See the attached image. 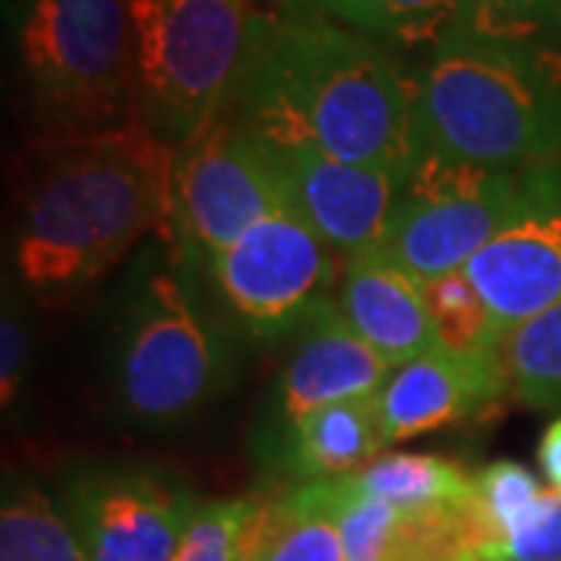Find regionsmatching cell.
I'll use <instances>...</instances> for the list:
<instances>
[{
	"label": "cell",
	"instance_id": "f1b7e54d",
	"mask_svg": "<svg viewBox=\"0 0 561 561\" xmlns=\"http://www.w3.org/2000/svg\"><path fill=\"white\" fill-rule=\"evenodd\" d=\"M319 3L324 7L328 16H334L337 22L365 35L368 16H371V0H319Z\"/></svg>",
	"mask_w": 561,
	"mask_h": 561
},
{
	"label": "cell",
	"instance_id": "3957f363",
	"mask_svg": "<svg viewBox=\"0 0 561 561\" xmlns=\"http://www.w3.org/2000/svg\"><path fill=\"white\" fill-rule=\"evenodd\" d=\"M412 94L415 157L490 172L561 160V69L549 50L459 28L427 50Z\"/></svg>",
	"mask_w": 561,
	"mask_h": 561
},
{
	"label": "cell",
	"instance_id": "484cf974",
	"mask_svg": "<svg viewBox=\"0 0 561 561\" xmlns=\"http://www.w3.org/2000/svg\"><path fill=\"white\" fill-rule=\"evenodd\" d=\"M483 561H561V493L546 490L527 522Z\"/></svg>",
	"mask_w": 561,
	"mask_h": 561
},
{
	"label": "cell",
	"instance_id": "4316f807",
	"mask_svg": "<svg viewBox=\"0 0 561 561\" xmlns=\"http://www.w3.org/2000/svg\"><path fill=\"white\" fill-rule=\"evenodd\" d=\"M32 365V334L28 319L22 312L20 300L10 294L3 297V319H0V405L3 415H16L22 402V390L28 381Z\"/></svg>",
	"mask_w": 561,
	"mask_h": 561
},
{
	"label": "cell",
	"instance_id": "e0dca14e",
	"mask_svg": "<svg viewBox=\"0 0 561 561\" xmlns=\"http://www.w3.org/2000/svg\"><path fill=\"white\" fill-rule=\"evenodd\" d=\"M350 483L365 496L409 512L478 505V478L437 453H387L359 474H350Z\"/></svg>",
	"mask_w": 561,
	"mask_h": 561
},
{
	"label": "cell",
	"instance_id": "5b68a950",
	"mask_svg": "<svg viewBox=\"0 0 561 561\" xmlns=\"http://www.w3.org/2000/svg\"><path fill=\"white\" fill-rule=\"evenodd\" d=\"M16 41L41 138L91 135L138 119L125 0H22Z\"/></svg>",
	"mask_w": 561,
	"mask_h": 561
},
{
	"label": "cell",
	"instance_id": "7a4b0ae2",
	"mask_svg": "<svg viewBox=\"0 0 561 561\" xmlns=\"http://www.w3.org/2000/svg\"><path fill=\"white\" fill-rule=\"evenodd\" d=\"M179 147L140 119L41 138L22 187L16 275L62 297L103 278L144 238L172 228Z\"/></svg>",
	"mask_w": 561,
	"mask_h": 561
},
{
	"label": "cell",
	"instance_id": "83f0119b",
	"mask_svg": "<svg viewBox=\"0 0 561 561\" xmlns=\"http://www.w3.org/2000/svg\"><path fill=\"white\" fill-rule=\"evenodd\" d=\"M537 465L552 493H561V415L552 419L542 431L540 446H537Z\"/></svg>",
	"mask_w": 561,
	"mask_h": 561
},
{
	"label": "cell",
	"instance_id": "7402d4cb",
	"mask_svg": "<svg viewBox=\"0 0 561 561\" xmlns=\"http://www.w3.org/2000/svg\"><path fill=\"white\" fill-rule=\"evenodd\" d=\"M421 290L443 350L453 353L500 350L502 331L496 328L478 287L468 278V272H449L440 278L421 280Z\"/></svg>",
	"mask_w": 561,
	"mask_h": 561
},
{
	"label": "cell",
	"instance_id": "6da1fadb",
	"mask_svg": "<svg viewBox=\"0 0 561 561\" xmlns=\"http://www.w3.org/2000/svg\"><path fill=\"white\" fill-rule=\"evenodd\" d=\"M412 76L378 38L324 16H253L231 119L278 147L409 172ZM225 113V110H221Z\"/></svg>",
	"mask_w": 561,
	"mask_h": 561
},
{
	"label": "cell",
	"instance_id": "9c48e42d",
	"mask_svg": "<svg viewBox=\"0 0 561 561\" xmlns=\"http://www.w3.org/2000/svg\"><path fill=\"white\" fill-rule=\"evenodd\" d=\"M290 209L278 150L234 119H216L179 147L172 184V243L206 265L253 225Z\"/></svg>",
	"mask_w": 561,
	"mask_h": 561
},
{
	"label": "cell",
	"instance_id": "52a82bcc",
	"mask_svg": "<svg viewBox=\"0 0 561 561\" xmlns=\"http://www.w3.org/2000/svg\"><path fill=\"white\" fill-rule=\"evenodd\" d=\"M518 184L522 172H490L437 157H415L381 241L368 253L415 280L465 272L500 234L518 201Z\"/></svg>",
	"mask_w": 561,
	"mask_h": 561
},
{
	"label": "cell",
	"instance_id": "7c38bea8",
	"mask_svg": "<svg viewBox=\"0 0 561 561\" xmlns=\"http://www.w3.org/2000/svg\"><path fill=\"white\" fill-rule=\"evenodd\" d=\"M390 371L331 300L302 328L297 350L268 390L256 427V456H265L294 424L324 405L375 397Z\"/></svg>",
	"mask_w": 561,
	"mask_h": 561
},
{
	"label": "cell",
	"instance_id": "603a6c76",
	"mask_svg": "<svg viewBox=\"0 0 561 561\" xmlns=\"http://www.w3.org/2000/svg\"><path fill=\"white\" fill-rule=\"evenodd\" d=\"M540 478L524 468L522 461L500 459L490 461L478 474V512L486 527V542L481 549V561L500 546L505 537H512L527 515L542 500Z\"/></svg>",
	"mask_w": 561,
	"mask_h": 561
},
{
	"label": "cell",
	"instance_id": "ffe728a7",
	"mask_svg": "<svg viewBox=\"0 0 561 561\" xmlns=\"http://www.w3.org/2000/svg\"><path fill=\"white\" fill-rule=\"evenodd\" d=\"M508 390L530 409H561V302L512 328L500 343Z\"/></svg>",
	"mask_w": 561,
	"mask_h": 561
},
{
	"label": "cell",
	"instance_id": "f546056e",
	"mask_svg": "<svg viewBox=\"0 0 561 561\" xmlns=\"http://www.w3.org/2000/svg\"><path fill=\"white\" fill-rule=\"evenodd\" d=\"M459 561H481V556H478V552H471V556H465V559Z\"/></svg>",
	"mask_w": 561,
	"mask_h": 561
},
{
	"label": "cell",
	"instance_id": "5bb4252c",
	"mask_svg": "<svg viewBox=\"0 0 561 561\" xmlns=\"http://www.w3.org/2000/svg\"><path fill=\"white\" fill-rule=\"evenodd\" d=\"M512 393L500 350H431L390 371L378 390L387 443H402L483 415Z\"/></svg>",
	"mask_w": 561,
	"mask_h": 561
},
{
	"label": "cell",
	"instance_id": "d6986e66",
	"mask_svg": "<svg viewBox=\"0 0 561 561\" xmlns=\"http://www.w3.org/2000/svg\"><path fill=\"white\" fill-rule=\"evenodd\" d=\"M0 561H88L62 508L35 486L13 483L0 508Z\"/></svg>",
	"mask_w": 561,
	"mask_h": 561
},
{
	"label": "cell",
	"instance_id": "9a60e30c",
	"mask_svg": "<svg viewBox=\"0 0 561 561\" xmlns=\"http://www.w3.org/2000/svg\"><path fill=\"white\" fill-rule=\"evenodd\" d=\"M334 306L390 368L440 346L421 280L409 278L375 253L343 260Z\"/></svg>",
	"mask_w": 561,
	"mask_h": 561
},
{
	"label": "cell",
	"instance_id": "cb8c5ba5",
	"mask_svg": "<svg viewBox=\"0 0 561 561\" xmlns=\"http://www.w3.org/2000/svg\"><path fill=\"white\" fill-rule=\"evenodd\" d=\"M474 0H371L365 35L402 47H434L468 25Z\"/></svg>",
	"mask_w": 561,
	"mask_h": 561
},
{
	"label": "cell",
	"instance_id": "8992f818",
	"mask_svg": "<svg viewBox=\"0 0 561 561\" xmlns=\"http://www.w3.org/2000/svg\"><path fill=\"white\" fill-rule=\"evenodd\" d=\"M138 119L184 147L219 119L241 76L253 13L247 0H125Z\"/></svg>",
	"mask_w": 561,
	"mask_h": 561
},
{
	"label": "cell",
	"instance_id": "4fadbf2b",
	"mask_svg": "<svg viewBox=\"0 0 561 561\" xmlns=\"http://www.w3.org/2000/svg\"><path fill=\"white\" fill-rule=\"evenodd\" d=\"M272 147L278 150L290 209L312 225L343 260L368 253L381 241L402 197V169L343 162L312 147Z\"/></svg>",
	"mask_w": 561,
	"mask_h": 561
},
{
	"label": "cell",
	"instance_id": "ac0fdd59",
	"mask_svg": "<svg viewBox=\"0 0 561 561\" xmlns=\"http://www.w3.org/2000/svg\"><path fill=\"white\" fill-rule=\"evenodd\" d=\"M256 561H346L331 481L300 483L268 500Z\"/></svg>",
	"mask_w": 561,
	"mask_h": 561
},
{
	"label": "cell",
	"instance_id": "30bf717a",
	"mask_svg": "<svg viewBox=\"0 0 561 561\" xmlns=\"http://www.w3.org/2000/svg\"><path fill=\"white\" fill-rule=\"evenodd\" d=\"M201 496L140 461H84L66 471L60 508L88 561H175Z\"/></svg>",
	"mask_w": 561,
	"mask_h": 561
},
{
	"label": "cell",
	"instance_id": "44dd1931",
	"mask_svg": "<svg viewBox=\"0 0 561 561\" xmlns=\"http://www.w3.org/2000/svg\"><path fill=\"white\" fill-rule=\"evenodd\" d=\"M268 500H201L181 534L175 561H256Z\"/></svg>",
	"mask_w": 561,
	"mask_h": 561
},
{
	"label": "cell",
	"instance_id": "ba28073f",
	"mask_svg": "<svg viewBox=\"0 0 561 561\" xmlns=\"http://www.w3.org/2000/svg\"><path fill=\"white\" fill-rule=\"evenodd\" d=\"M337 250L312 225L280 209L203 265L231 324L278 341L302 331L337 294Z\"/></svg>",
	"mask_w": 561,
	"mask_h": 561
},
{
	"label": "cell",
	"instance_id": "2e32d148",
	"mask_svg": "<svg viewBox=\"0 0 561 561\" xmlns=\"http://www.w3.org/2000/svg\"><path fill=\"white\" fill-rule=\"evenodd\" d=\"M383 446L378 393L334 402L294 424L260 461L280 478L297 483L341 481L359 474L378 459Z\"/></svg>",
	"mask_w": 561,
	"mask_h": 561
},
{
	"label": "cell",
	"instance_id": "8fae6325",
	"mask_svg": "<svg viewBox=\"0 0 561 561\" xmlns=\"http://www.w3.org/2000/svg\"><path fill=\"white\" fill-rule=\"evenodd\" d=\"M502 337L561 302V160L522 172L518 201L500 234L468 262Z\"/></svg>",
	"mask_w": 561,
	"mask_h": 561
},
{
	"label": "cell",
	"instance_id": "d4e9b609",
	"mask_svg": "<svg viewBox=\"0 0 561 561\" xmlns=\"http://www.w3.org/2000/svg\"><path fill=\"white\" fill-rule=\"evenodd\" d=\"M465 28L552 54L561 41V0H474Z\"/></svg>",
	"mask_w": 561,
	"mask_h": 561
},
{
	"label": "cell",
	"instance_id": "277c9868",
	"mask_svg": "<svg viewBox=\"0 0 561 561\" xmlns=\"http://www.w3.org/2000/svg\"><path fill=\"white\" fill-rule=\"evenodd\" d=\"M197 272L175 243H157L125 280L110 341V402L135 431L194 424L238 378L231 331L201 297Z\"/></svg>",
	"mask_w": 561,
	"mask_h": 561
}]
</instances>
